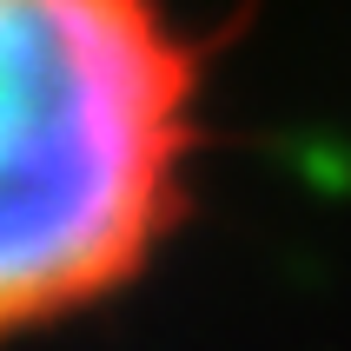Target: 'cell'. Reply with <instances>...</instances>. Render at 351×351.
I'll list each match as a JSON object with an SVG mask.
<instances>
[{
  "label": "cell",
  "instance_id": "6da1fadb",
  "mask_svg": "<svg viewBox=\"0 0 351 351\" xmlns=\"http://www.w3.org/2000/svg\"><path fill=\"white\" fill-rule=\"evenodd\" d=\"M206 80L173 0H0V351L166 258L193 219Z\"/></svg>",
  "mask_w": 351,
  "mask_h": 351
}]
</instances>
